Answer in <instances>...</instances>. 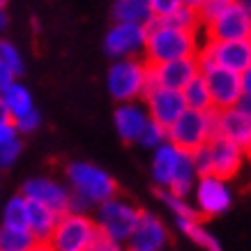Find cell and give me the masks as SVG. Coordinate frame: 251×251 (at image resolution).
<instances>
[{
  "instance_id": "obj_1",
  "label": "cell",
  "mask_w": 251,
  "mask_h": 251,
  "mask_svg": "<svg viewBox=\"0 0 251 251\" xmlns=\"http://www.w3.org/2000/svg\"><path fill=\"white\" fill-rule=\"evenodd\" d=\"M201 44H203L201 30L177 28L164 23L161 19H152V23L148 25V42H145L143 55L148 65H159L177 58L198 55Z\"/></svg>"
},
{
  "instance_id": "obj_2",
  "label": "cell",
  "mask_w": 251,
  "mask_h": 251,
  "mask_svg": "<svg viewBox=\"0 0 251 251\" xmlns=\"http://www.w3.org/2000/svg\"><path fill=\"white\" fill-rule=\"evenodd\" d=\"M108 95L122 104V101H138L145 97L150 88V65L145 58H120L113 60L106 74Z\"/></svg>"
},
{
  "instance_id": "obj_3",
  "label": "cell",
  "mask_w": 251,
  "mask_h": 251,
  "mask_svg": "<svg viewBox=\"0 0 251 251\" xmlns=\"http://www.w3.org/2000/svg\"><path fill=\"white\" fill-rule=\"evenodd\" d=\"M168 141L184 152H196L198 148L210 143L217 136V108L210 111H194L187 108L177 120L168 127Z\"/></svg>"
},
{
  "instance_id": "obj_4",
  "label": "cell",
  "mask_w": 251,
  "mask_h": 251,
  "mask_svg": "<svg viewBox=\"0 0 251 251\" xmlns=\"http://www.w3.org/2000/svg\"><path fill=\"white\" fill-rule=\"evenodd\" d=\"M65 173H67V180L74 194L83 198L88 205H99V203H106L118 196V182L99 166H92L85 161H74L65 168Z\"/></svg>"
},
{
  "instance_id": "obj_5",
  "label": "cell",
  "mask_w": 251,
  "mask_h": 251,
  "mask_svg": "<svg viewBox=\"0 0 251 251\" xmlns=\"http://www.w3.org/2000/svg\"><path fill=\"white\" fill-rule=\"evenodd\" d=\"M198 65H217L242 74L251 65V37L249 39H205L198 51Z\"/></svg>"
},
{
  "instance_id": "obj_6",
  "label": "cell",
  "mask_w": 251,
  "mask_h": 251,
  "mask_svg": "<svg viewBox=\"0 0 251 251\" xmlns=\"http://www.w3.org/2000/svg\"><path fill=\"white\" fill-rule=\"evenodd\" d=\"M97 230V221L90 219L88 214L65 212L55 224L49 244L53 247V251H88Z\"/></svg>"
},
{
  "instance_id": "obj_7",
  "label": "cell",
  "mask_w": 251,
  "mask_h": 251,
  "mask_svg": "<svg viewBox=\"0 0 251 251\" xmlns=\"http://www.w3.org/2000/svg\"><path fill=\"white\" fill-rule=\"evenodd\" d=\"M141 210L136 205H131L129 201L122 198H111L106 203H99L97 207V228L101 233H106L108 237H113L118 242H127L136 228L138 219H141Z\"/></svg>"
},
{
  "instance_id": "obj_8",
  "label": "cell",
  "mask_w": 251,
  "mask_h": 251,
  "mask_svg": "<svg viewBox=\"0 0 251 251\" xmlns=\"http://www.w3.org/2000/svg\"><path fill=\"white\" fill-rule=\"evenodd\" d=\"M145 42H148V25L115 21L104 37V51L113 60L138 58L145 51Z\"/></svg>"
},
{
  "instance_id": "obj_9",
  "label": "cell",
  "mask_w": 251,
  "mask_h": 251,
  "mask_svg": "<svg viewBox=\"0 0 251 251\" xmlns=\"http://www.w3.org/2000/svg\"><path fill=\"white\" fill-rule=\"evenodd\" d=\"M201 74L205 76L207 88H210V97H212V108L224 111V108H233L240 104L242 95V81L237 72L217 67V65H201Z\"/></svg>"
},
{
  "instance_id": "obj_10",
  "label": "cell",
  "mask_w": 251,
  "mask_h": 251,
  "mask_svg": "<svg viewBox=\"0 0 251 251\" xmlns=\"http://www.w3.org/2000/svg\"><path fill=\"white\" fill-rule=\"evenodd\" d=\"M194 194H196V210L203 217H219L233 203V194L228 189V182L214 173L198 175Z\"/></svg>"
},
{
  "instance_id": "obj_11",
  "label": "cell",
  "mask_w": 251,
  "mask_h": 251,
  "mask_svg": "<svg viewBox=\"0 0 251 251\" xmlns=\"http://www.w3.org/2000/svg\"><path fill=\"white\" fill-rule=\"evenodd\" d=\"M143 99H145V108H148L150 120L164 125L166 129L187 111V101H184L182 90H171V88L150 85Z\"/></svg>"
},
{
  "instance_id": "obj_12",
  "label": "cell",
  "mask_w": 251,
  "mask_h": 251,
  "mask_svg": "<svg viewBox=\"0 0 251 251\" xmlns=\"http://www.w3.org/2000/svg\"><path fill=\"white\" fill-rule=\"evenodd\" d=\"M205 39H249L251 37V12L240 2H233L219 19L203 28Z\"/></svg>"
},
{
  "instance_id": "obj_13",
  "label": "cell",
  "mask_w": 251,
  "mask_h": 251,
  "mask_svg": "<svg viewBox=\"0 0 251 251\" xmlns=\"http://www.w3.org/2000/svg\"><path fill=\"white\" fill-rule=\"evenodd\" d=\"M198 72H201L198 55L177 58V60L159 62V65H150V85L171 88V90H184V85L189 83Z\"/></svg>"
},
{
  "instance_id": "obj_14",
  "label": "cell",
  "mask_w": 251,
  "mask_h": 251,
  "mask_svg": "<svg viewBox=\"0 0 251 251\" xmlns=\"http://www.w3.org/2000/svg\"><path fill=\"white\" fill-rule=\"evenodd\" d=\"M207 150H210V161H212V173L224 177V180L235 177L247 161V150L224 136L210 138Z\"/></svg>"
},
{
  "instance_id": "obj_15",
  "label": "cell",
  "mask_w": 251,
  "mask_h": 251,
  "mask_svg": "<svg viewBox=\"0 0 251 251\" xmlns=\"http://www.w3.org/2000/svg\"><path fill=\"white\" fill-rule=\"evenodd\" d=\"M217 136H224L237 143L249 152L251 148V113L242 106L217 111Z\"/></svg>"
},
{
  "instance_id": "obj_16",
  "label": "cell",
  "mask_w": 251,
  "mask_h": 251,
  "mask_svg": "<svg viewBox=\"0 0 251 251\" xmlns=\"http://www.w3.org/2000/svg\"><path fill=\"white\" fill-rule=\"evenodd\" d=\"M168 240L166 226L159 217L143 212L136 228L127 240V251H161Z\"/></svg>"
},
{
  "instance_id": "obj_17",
  "label": "cell",
  "mask_w": 251,
  "mask_h": 251,
  "mask_svg": "<svg viewBox=\"0 0 251 251\" xmlns=\"http://www.w3.org/2000/svg\"><path fill=\"white\" fill-rule=\"evenodd\" d=\"M21 194L25 198H32V201H39V203L49 205L58 214L69 212L72 194H69L62 184L53 182V180H49V177H30V180H25Z\"/></svg>"
},
{
  "instance_id": "obj_18",
  "label": "cell",
  "mask_w": 251,
  "mask_h": 251,
  "mask_svg": "<svg viewBox=\"0 0 251 251\" xmlns=\"http://www.w3.org/2000/svg\"><path fill=\"white\" fill-rule=\"evenodd\" d=\"M115 122V131L125 143H136L138 136L143 134L145 125L150 122L148 108L141 101H122L120 106L115 108L113 115Z\"/></svg>"
},
{
  "instance_id": "obj_19",
  "label": "cell",
  "mask_w": 251,
  "mask_h": 251,
  "mask_svg": "<svg viewBox=\"0 0 251 251\" xmlns=\"http://www.w3.org/2000/svg\"><path fill=\"white\" fill-rule=\"evenodd\" d=\"M182 157H184V150L175 148L171 141L161 143L152 154V177H154V182L159 184V187H164V189H168V184H171V180H173V175H175V171H177V166H180Z\"/></svg>"
},
{
  "instance_id": "obj_20",
  "label": "cell",
  "mask_w": 251,
  "mask_h": 251,
  "mask_svg": "<svg viewBox=\"0 0 251 251\" xmlns=\"http://www.w3.org/2000/svg\"><path fill=\"white\" fill-rule=\"evenodd\" d=\"M60 219V214L51 210L49 205L28 198V228L35 235L37 242H49L55 230V224Z\"/></svg>"
},
{
  "instance_id": "obj_21",
  "label": "cell",
  "mask_w": 251,
  "mask_h": 251,
  "mask_svg": "<svg viewBox=\"0 0 251 251\" xmlns=\"http://www.w3.org/2000/svg\"><path fill=\"white\" fill-rule=\"evenodd\" d=\"M113 21L122 23H143L150 25L154 19L150 0H113Z\"/></svg>"
},
{
  "instance_id": "obj_22",
  "label": "cell",
  "mask_w": 251,
  "mask_h": 251,
  "mask_svg": "<svg viewBox=\"0 0 251 251\" xmlns=\"http://www.w3.org/2000/svg\"><path fill=\"white\" fill-rule=\"evenodd\" d=\"M0 95H2L5 104H7V111H9V115H12V120H16V118H21V115H25V113H30L32 108H35L30 90H28L23 83H19V81H14L9 88H5Z\"/></svg>"
},
{
  "instance_id": "obj_23",
  "label": "cell",
  "mask_w": 251,
  "mask_h": 251,
  "mask_svg": "<svg viewBox=\"0 0 251 251\" xmlns=\"http://www.w3.org/2000/svg\"><path fill=\"white\" fill-rule=\"evenodd\" d=\"M175 224H177V228L182 230V235H187L203 251H221L219 240L205 226H201V219H175Z\"/></svg>"
},
{
  "instance_id": "obj_24",
  "label": "cell",
  "mask_w": 251,
  "mask_h": 251,
  "mask_svg": "<svg viewBox=\"0 0 251 251\" xmlns=\"http://www.w3.org/2000/svg\"><path fill=\"white\" fill-rule=\"evenodd\" d=\"M182 95H184V101H187V108H194V111H210L212 108L210 88H207V81L201 72L184 85Z\"/></svg>"
},
{
  "instance_id": "obj_25",
  "label": "cell",
  "mask_w": 251,
  "mask_h": 251,
  "mask_svg": "<svg viewBox=\"0 0 251 251\" xmlns=\"http://www.w3.org/2000/svg\"><path fill=\"white\" fill-rule=\"evenodd\" d=\"M35 235L30 228H19V226H5L0 228V249L2 251H30L35 247Z\"/></svg>"
},
{
  "instance_id": "obj_26",
  "label": "cell",
  "mask_w": 251,
  "mask_h": 251,
  "mask_svg": "<svg viewBox=\"0 0 251 251\" xmlns=\"http://www.w3.org/2000/svg\"><path fill=\"white\" fill-rule=\"evenodd\" d=\"M2 224L5 226L28 228V198L23 196V194L9 198V203L2 210Z\"/></svg>"
},
{
  "instance_id": "obj_27",
  "label": "cell",
  "mask_w": 251,
  "mask_h": 251,
  "mask_svg": "<svg viewBox=\"0 0 251 251\" xmlns=\"http://www.w3.org/2000/svg\"><path fill=\"white\" fill-rule=\"evenodd\" d=\"M159 194H161V201L168 205V210L175 214V219H201V212L187 203V198L175 196V194H171L166 189L159 191Z\"/></svg>"
},
{
  "instance_id": "obj_28",
  "label": "cell",
  "mask_w": 251,
  "mask_h": 251,
  "mask_svg": "<svg viewBox=\"0 0 251 251\" xmlns=\"http://www.w3.org/2000/svg\"><path fill=\"white\" fill-rule=\"evenodd\" d=\"M168 141V131L164 125H159V122L150 120L148 125H145L143 134L138 136L136 143L141 145V148H145V150H157L161 143H166Z\"/></svg>"
},
{
  "instance_id": "obj_29",
  "label": "cell",
  "mask_w": 251,
  "mask_h": 251,
  "mask_svg": "<svg viewBox=\"0 0 251 251\" xmlns=\"http://www.w3.org/2000/svg\"><path fill=\"white\" fill-rule=\"evenodd\" d=\"M233 2H235V0H203V5L196 9L201 28H205V25H210L214 19H219Z\"/></svg>"
},
{
  "instance_id": "obj_30",
  "label": "cell",
  "mask_w": 251,
  "mask_h": 251,
  "mask_svg": "<svg viewBox=\"0 0 251 251\" xmlns=\"http://www.w3.org/2000/svg\"><path fill=\"white\" fill-rule=\"evenodd\" d=\"M0 60L5 62L16 76L23 74V55H21V51L16 49V44H12L9 39H0Z\"/></svg>"
},
{
  "instance_id": "obj_31",
  "label": "cell",
  "mask_w": 251,
  "mask_h": 251,
  "mask_svg": "<svg viewBox=\"0 0 251 251\" xmlns=\"http://www.w3.org/2000/svg\"><path fill=\"white\" fill-rule=\"evenodd\" d=\"M168 25H177V28H189V30H201V23H198V14L196 9L189 7H180L177 12H173L171 16H164L161 19Z\"/></svg>"
},
{
  "instance_id": "obj_32",
  "label": "cell",
  "mask_w": 251,
  "mask_h": 251,
  "mask_svg": "<svg viewBox=\"0 0 251 251\" xmlns=\"http://www.w3.org/2000/svg\"><path fill=\"white\" fill-rule=\"evenodd\" d=\"M14 125H16V131H19V134H32V131H35L39 125H42V115H39L37 108H32L30 113H25V115H21V118H16Z\"/></svg>"
},
{
  "instance_id": "obj_33",
  "label": "cell",
  "mask_w": 251,
  "mask_h": 251,
  "mask_svg": "<svg viewBox=\"0 0 251 251\" xmlns=\"http://www.w3.org/2000/svg\"><path fill=\"white\" fill-rule=\"evenodd\" d=\"M150 7H152L154 19H164L184 7V0H150Z\"/></svg>"
},
{
  "instance_id": "obj_34",
  "label": "cell",
  "mask_w": 251,
  "mask_h": 251,
  "mask_svg": "<svg viewBox=\"0 0 251 251\" xmlns=\"http://www.w3.org/2000/svg\"><path fill=\"white\" fill-rule=\"evenodd\" d=\"M88 251H125V249H122V242H118L113 237H108L106 233L97 230V235L92 237Z\"/></svg>"
},
{
  "instance_id": "obj_35",
  "label": "cell",
  "mask_w": 251,
  "mask_h": 251,
  "mask_svg": "<svg viewBox=\"0 0 251 251\" xmlns=\"http://www.w3.org/2000/svg\"><path fill=\"white\" fill-rule=\"evenodd\" d=\"M191 161H194V168H196L198 175L212 173V161H210V150H207V145L198 148L196 152H191Z\"/></svg>"
},
{
  "instance_id": "obj_36",
  "label": "cell",
  "mask_w": 251,
  "mask_h": 251,
  "mask_svg": "<svg viewBox=\"0 0 251 251\" xmlns=\"http://www.w3.org/2000/svg\"><path fill=\"white\" fill-rule=\"evenodd\" d=\"M19 154H21V141L19 138L0 145V166H12L19 159Z\"/></svg>"
},
{
  "instance_id": "obj_37",
  "label": "cell",
  "mask_w": 251,
  "mask_h": 251,
  "mask_svg": "<svg viewBox=\"0 0 251 251\" xmlns=\"http://www.w3.org/2000/svg\"><path fill=\"white\" fill-rule=\"evenodd\" d=\"M14 138H19V131H16L14 120L0 122V145L9 143V141H14Z\"/></svg>"
},
{
  "instance_id": "obj_38",
  "label": "cell",
  "mask_w": 251,
  "mask_h": 251,
  "mask_svg": "<svg viewBox=\"0 0 251 251\" xmlns=\"http://www.w3.org/2000/svg\"><path fill=\"white\" fill-rule=\"evenodd\" d=\"M14 81H16V74L5 65V62L0 60V92L5 90V88H9Z\"/></svg>"
},
{
  "instance_id": "obj_39",
  "label": "cell",
  "mask_w": 251,
  "mask_h": 251,
  "mask_svg": "<svg viewBox=\"0 0 251 251\" xmlns=\"http://www.w3.org/2000/svg\"><path fill=\"white\" fill-rule=\"evenodd\" d=\"M240 81H242V95L251 99V65L240 74Z\"/></svg>"
},
{
  "instance_id": "obj_40",
  "label": "cell",
  "mask_w": 251,
  "mask_h": 251,
  "mask_svg": "<svg viewBox=\"0 0 251 251\" xmlns=\"http://www.w3.org/2000/svg\"><path fill=\"white\" fill-rule=\"evenodd\" d=\"M5 120H12V115H9L7 104H5V99H2V95H0V122H5Z\"/></svg>"
},
{
  "instance_id": "obj_41",
  "label": "cell",
  "mask_w": 251,
  "mask_h": 251,
  "mask_svg": "<svg viewBox=\"0 0 251 251\" xmlns=\"http://www.w3.org/2000/svg\"><path fill=\"white\" fill-rule=\"evenodd\" d=\"M30 251H53V247L49 242H35V247H32Z\"/></svg>"
},
{
  "instance_id": "obj_42",
  "label": "cell",
  "mask_w": 251,
  "mask_h": 251,
  "mask_svg": "<svg viewBox=\"0 0 251 251\" xmlns=\"http://www.w3.org/2000/svg\"><path fill=\"white\" fill-rule=\"evenodd\" d=\"M203 5V0H184V7H189V9H198Z\"/></svg>"
},
{
  "instance_id": "obj_43",
  "label": "cell",
  "mask_w": 251,
  "mask_h": 251,
  "mask_svg": "<svg viewBox=\"0 0 251 251\" xmlns=\"http://www.w3.org/2000/svg\"><path fill=\"white\" fill-rule=\"evenodd\" d=\"M7 28V14H5V9L0 12V30H5Z\"/></svg>"
},
{
  "instance_id": "obj_44",
  "label": "cell",
  "mask_w": 251,
  "mask_h": 251,
  "mask_svg": "<svg viewBox=\"0 0 251 251\" xmlns=\"http://www.w3.org/2000/svg\"><path fill=\"white\" fill-rule=\"evenodd\" d=\"M237 2H240V5H244V7L251 12V0H237Z\"/></svg>"
},
{
  "instance_id": "obj_45",
  "label": "cell",
  "mask_w": 251,
  "mask_h": 251,
  "mask_svg": "<svg viewBox=\"0 0 251 251\" xmlns=\"http://www.w3.org/2000/svg\"><path fill=\"white\" fill-rule=\"evenodd\" d=\"M247 159H249V161H251V148H249V152H247Z\"/></svg>"
},
{
  "instance_id": "obj_46",
  "label": "cell",
  "mask_w": 251,
  "mask_h": 251,
  "mask_svg": "<svg viewBox=\"0 0 251 251\" xmlns=\"http://www.w3.org/2000/svg\"><path fill=\"white\" fill-rule=\"evenodd\" d=\"M0 5H2V7H5V5H7V0H0Z\"/></svg>"
},
{
  "instance_id": "obj_47",
  "label": "cell",
  "mask_w": 251,
  "mask_h": 251,
  "mask_svg": "<svg viewBox=\"0 0 251 251\" xmlns=\"http://www.w3.org/2000/svg\"><path fill=\"white\" fill-rule=\"evenodd\" d=\"M2 9H5V7H2V5H0V12H2Z\"/></svg>"
},
{
  "instance_id": "obj_48",
  "label": "cell",
  "mask_w": 251,
  "mask_h": 251,
  "mask_svg": "<svg viewBox=\"0 0 251 251\" xmlns=\"http://www.w3.org/2000/svg\"><path fill=\"white\" fill-rule=\"evenodd\" d=\"M0 251H2V249H0Z\"/></svg>"
}]
</instances>
